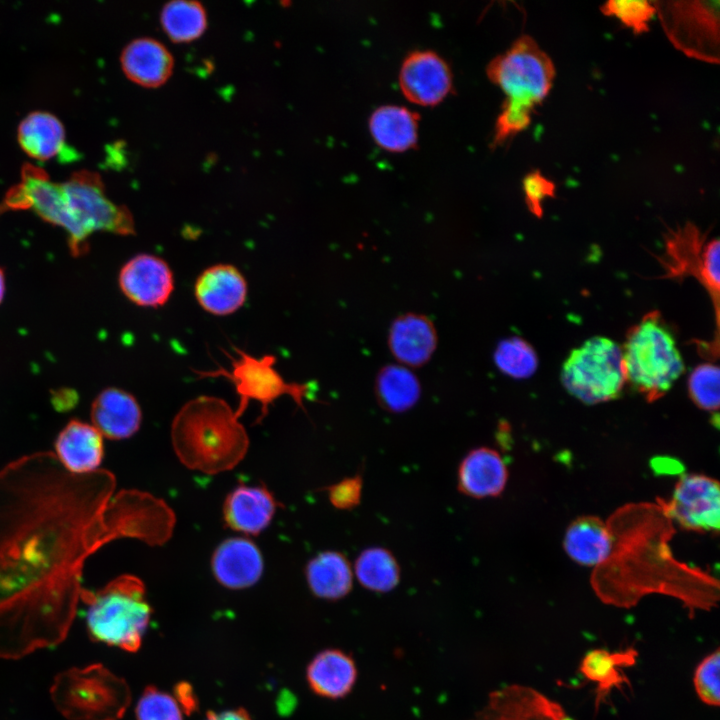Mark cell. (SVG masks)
<instances>
[{
  "label": "cell",
  "instance_id": "9",
  "mask_svg": "<svg viewBox=\"0 0 720 720\" xmlns=\"http://www.w3.org/2000/svg\"><path fill=\"white\" fill-rule=\"evenodd\" d=\"M66 205L73 221L76 239L71 254L81 256L88 251V237L96 231L123 236L135 234V223L129 209L109 200L100 177L91 172L75 173L61 183Z\"/></svg>",
  "mask_w": 720,
  "mask_h": 720
},
{
  "label": "cell",
  "instance_id": "14",
  "mask_svg": "<svg viewBox=\"0 0 720 720\" xmlns=\"http://www.w3.org/2000/svg\"><path fill=\"white\" fill-rule=\"evenodd\" d=\"M118 282L122 293L142 307L165 305L174 290V276L168 263L147 253L129 259L119 272Z\"/></svg>",
  "mask_w": 720,
  "mask_h": 720
},
{
  "label": "cell",
  "instance_id": "36",
  "mask_svg": "<svg viewBox=\"0 0 720 720\" xmlns=\"http://www.w3.org/2000/svg\"><path fill=\"white\" fill-rule=\"evenodd\" d=\"M601 12L617 18L635 34L649 30V22L656 13L655 4L650 1H608L601 7Z\"/></svg>",
  "mask_w": 720,
  "mask_h": 720
},
{
  "label": "cell",
  "instance_id": "44",
  "mask_svg": "<svg viewBox=\"0 0 720 720\" xmlns=\"http://www.w3.org/2000/svg\"><path fill=\"white\" fill-rule=\"evenodd\" d=\"M5 294V275L2 268H0V303L2 302Z\"/></svg>",
  "mask_w": 720,
  "mask_h": 720
},
{
  "label": "cell",
  "instance_id": "12",
  "mask_svg": "<svg viewBox=\"0 0 720 720\" xmlns=\"http://www.w3.org/2000/svg\"><path fill=\"white\" fill-rule=\"evenodd\" d=\"M666 514L682 528L696 532H718L720 491L717 480L702 474L684 475L676 484Z\"/></svg>",
  "mask_w": 720,
  "mask_h": 720
},
{
  "label": "cell",
  "instance_id": "32",
  "mask_svg": "<svg viewBox=\"0 0 720 720\" xmlns=\"http://www.w3.org/2000/svg\"><path fill=\"white\" fill-rule=\"evenodd\" d=\"M160 21L165 33L174 42L195 40L207 27L206 11L197 1L168 2L161 11Z\"/></svg>",
  "mask_w": 720,
  "mask_h": 720
},
{
  "label": "cell",
  "instance_id": "15",
  "mask_svg": "<svg viewBox=\"0 0 720 720\" xmlns=\"http://www.w3.org/2000/svg\"><path fill=\"white\" fill-rule=\"evenodd\" d=\"M399 84L410 101L420 105L439 103L452 86L447 63L432 51H415L403 62Z\"/></svg>",
  "mask_w": 720,
  "mask_h": 720
},
{
  "label": "cell",
  "instance_id": "4",
  "mask_svg": "<svg viewBox=\"0 0 720 720\" xmlns=\"http://www.w3.org/2000/svg\"><path fill=\"white\" fill-rule=\"evenodd\" d=\"M621 350L626 382L648 401L663 397L685 369L658 312L646 314L628 331Z\"/></svg>",
  "mask_w": 720,
  "mask_h": 720
},
{
  "label": "cell",
  "instance_id": "13",
  "mask_svg": "<svg viewBox=\"0 0 720 720\" xmlns=\"http://www.w3.org/2000/svg\"><path fill=\"white\" fill-rule=\"evenodd\" d=\"M467 720H573L563 706L532 686L513 683L489 693Z\"/></svg>",
  "mask_w": 720,
  "mask_h": 720
},
{
  "label": "cell",
  "instance_id": "6",
  "mask_svg": "<svg viewBox=\"0 0 720 720\" xmlns=\"http://www.w3.org/2000/svg\"><path fill=\"white\" fill-rule=\"evenodd\" d=\"M561 382L572 396L588 405L618 398L626 383L621 346L607 337L589 338L569 354Z\"/></svg>",
  "mask_w": 720,
  "mask_h": 720
},
{
  "label": "cell",
  "instance_id": "8",
  "mask_svg": "<svg viewBox=\"0 0 720 720\" xmlns=\"http://www.w3.org/2000/svg\"><path fill=\"white\" fill-rule=\"evenodd\" d=\"M489 79L506 101L536 109L549 94L556 70L549 55L529 35H522L490 61Z\"/></svg>",
  "mask_w": 720,
  "mask_h": 720
},
{
  "label": "cell",
  "instance_id": "19",
  "mask_svg": "<svg viewBox=\"0 0 720 720\" xmlns=\"http://www.w3.org/2000/svg\"><path fill=\"white\" fill-rule=\"evenodd\" d=\"M277 505L266 487L241 484L224 501V521L234 531L258 535L270 524Z\"/></svg>",
  "mask_w": 720,
  "mask_h": 720
},
{
  "label": "cell",
  "instance_id": "31",
  "mask_svg": "<svg viewBox=\"0 0 720 720\" xmlns=\"http://www.w3.org/2000/svg\"><path fill=\"white\" fill-rule=\"evenodd\" d=\"M354 573L363 587L378 593L391 591L400 580V568L395 557L382 547L362 551L355 561Z\"/></svg>",
  "mask_w": 720,
  "mask_h": 720
},
{
  "label": "cell",
  "instance_id": "11",
  "mask_svg": "<svg viewBox=\"0 0 720 720\" xmlns=\"http://www.w3.org/2000/svg\"><path fill=\"white\" fill-rule=\"evenodd\" d=\"M666 277H695L711 296L715 321L719 325V240H705L693 224H685L668 234Z\"/></svg>",
  "mask_w": 720,
  "mask_h": 720
},
{
  "label": "cell",
  "instance_id": "17",
  "mask_svg": "<svg viewBox=\"0 0 720 720\" xmlns=\"http://www.w3.org/2000/svg\"><path fill=\"white\" fill-rule=\"evenodd\" d=\"M53 454L72 474L93 473L100 469L104 458L103 436L92 424L71 419L58 433Z\"/></svg>",
  "mask_w": 720,
  "mask_h": 720
},
{
  "label": "cell",
  "instance_id": "21",
  "mask_svg": "<svg viewBox=\"0 0 720 720\" xmlns=\"http://www.w3.org/2000/svg\"><path fill=\"white\" fill-rule=\"evenodd\" d=\"M388 345L392 355L400 363L409 367H420L432 357L437 346V333L429 318L421 314L407 313L392 323Z\"/></svg>",
  "mask_w": 720,
  "mask_h": 720
},
{
  "label": "cell",
  "instance_id": "25",
  "mask_svg": "<svg viewBox=\"0 0 720 720\" xmlns=\"http://www.w3.org/2000/svg\"><path fill=\"white\" fill-rule=\"evenodd\" d=\"M563 546L568 556L578 564L596 566L610 556L613 537L600 518L582 516L568 526Z\"/></svg>",
  "mask_w": 720,
  "mask_h": 720
},
{
  "label": "cell",
  "instance_id": "42",
  "mask_svg": "<svg viewBox=\"0 0 720 720\" xmlns=\"http://www.w3.org/2000/svg\"><path fill=\"white\" fill-rule=\"evenodd\" d=\"M175 697L182 706L184 712L189 713L195 709V698L193 696L192 688L188 684H179L175 691Z\"/></svg>",
  "mask_w": 720,
  "mask_h": 720
},
{
  "label": "cell",
  "instance_id": "22",
  "mask_svg": "<svg viewBox=\"0 0 720 720\" xmlns=\"http://www.w3.org/2000/svg\"><path fill=\"white\" fill-rule=\"evenodd\" d=\"M507 479L508 470L501 455L487 447L471 450L458 469L459 489L474 498L498 496Z\"/></svg>",
  "mask_w": 720,
  "mask_h": 720
},
{
  "label": "cell",
  "instance_id": "20",
  "mask_svg": "<svg viewBox=\"0 0 720 720\" xmlns=\"http://www.w3.org/2000/svg\"><path fill=\"white\" fill-rule=\"evenodd\" d=\"M92 425L110 440H123L133 436L140 428L142 412L135 397L129 392L109 387L102 390L91 405Z\"/></svg>",
  "mask_w": 720,
  "mask_h": 720
},
{
  "label": "cell",
  "instance_id": "1",
  "mask_svg": "<svg viewBox=\"0 0 720 720\" xmlns=\"http://www.w3.org/2000/svg\"><path fill=\"white\" fill-rule=\"evenodd\" d=\"M116 484L105 469L68 472L51 451L0 468V659L66 639L85 564L99 549L122 538L162 545L172 536L176 518L163 499Z\"/></svg>",
  "mask_w": 720,
  "mask_h": 720
},
{
  "label": "cell",
  "instance_id": "39",
  "mask_svg": "<svg viewBox=\"0 0 720 720\" xmlns=\"http://www.w3.org/2000/svg\"><path fill=\"white\" fill-rule=\"evenodd\" d=\"M522 187L529 211L533 215L541 217L543 214V201L555 195L556 187L554 182L545 177L540 171L534 170L524 177Z\"/></svg>",
  "mask_w": 720,
  "mask_h": 720
},
{
  "label": "cell",
  "instance_id": "5",
  "mask_svg": "<svg viewBox=\"0 0 720 720\" xmlns=\"http://www.w3.org/2000/svg\"><path fill=\"white\" fill-rule=\"evenodd\" d=\"M49 692L67 720H120L132 698L127 682L100 663L58 673Z\"/></svg>",
  "mask_w": 720,
  "mask_h": 720
},
{
  "label": "cell",
  "instance_id": "7",
  "mask_svg": "<svg viewBox=\"0 0 720 720\" xmlns=\"http://www.w3.org/2000/svg\"><path fill=\"white\" fill-rule=\"evenodd\" d=\"M236 356L227 354L230 359V370L219 367L216 370L197 371L199 378L224 377L229 380L239 396V404L235 413L241 417L251 401L260 404L261 414L258 422L264 419L269 406L282 396H290L295 404L304 409V401L313 394L309 383L288 382L276 370L274 355L252 356L244 350L233 347Z\"/></svg>",
  "mask_w": 720,
  "mask_h": 720
},
{
  "label": "cell",
  "instance_id": "38",
  "mask_svg": "<svg viewBox=\"0 0 720 720\" xmlns=\"http://www.w3.org/2000/svg\"><path fill=\"white\" fill-rule=\"evenodd\" d=\"M534 111L528 106L504 100L496 120L493 143L501 144L511 136L528 128Z\"/></svg>",
  "mask_w": 720,
  "mask_h": 720
},
{
  "label": "cell",
  "instance_id": "29",
  "mask_svg": "<svg viewBox=\"0 0 720 720\" xmlns=\"http://www.w3.org/2000/svg\"><path fill=\"white\" fill-rule=\"evenodd\" d=\"M369 128L377 144L384 149L404 151L416 143L418 117L405 107L385 105L373 112Z\"/></svg>",
  "mask_w": 720,
  "mask_h": 720
},
{
  "label": "cell",
  "instance_id": "40",
  "mask_svg": "<svg viewBox=\"0 0 720 720\" xmlns=\"http://www.w3.org/2000/svg\"><path fill=\"white\" fill-rule=\"evenodd\" d=\"M331 504L337 509L347 510L360 503L362 495V477H347L326 488Z\"/></svg>",
  "mask_w": 720,
  "mask_h": 720
},
{
  "label": "cell",
  "instance_id": "23",
  "mask_svg": "<svg viewBox=\"0 0 720 720\" xmlns=\"http://www.w3.org/2000/svg\"><path fill=\"white\" fill-rule=\"evenodd\" d=\"M121 67L125 75L143 87H158L173 71L174 60L169 50L152 38L131 41L121 53Z\"/></svg>",
  "mask_w": 720,
  "mask_h": 720
},
{
  "label": "cell",
  "instance_id": "16",
  "mask_svg": "<svg viewBox=\"0 0 720 720\" xmlns=\"http://www.w3.org/2000/svg\"><path fill=\"white\" fill-rule=\"evenodd\" d=\"M247 291L245 277L231 264L207 267L194 285L198 304L216 316H227L239 310L247 299Z\"/></svg>",
  "mask_w": 720,
  "mask_h": 720
},
{
  "label": "cell",
  "instance_id": "43",
  "mask_svg": "<svg viewBox=\"0 0 720 720\" xmlns=\"http://www.w3.org/2000/svg\"><path fill=\"white\" fill-rule=\"evenodd\" d=\"M205 720H252V718L246 710L237 708L221 712L209 711Z\"/></svg>",
  "mask_w": 720,
  "mask_h": 720
},
{
  "label": "cell",
  "instance_id": "34",
  "mask_svg": "<svg viewBox=\"0 0 720 720\" xmlns=\"http://www.w3.org/2000/svg\"><path fill=\"white\" fill-rule=\"evenodd\" d=\"M183 712L175 696L154 686L144 689L135 709L137 720H183Z\"/></svg>",
  "mask_w": 720,
  "mask_h": 720
},
{
  "label": "cell",
  "instance_id": "2",
  "mask_svg": "<svg viewBox=\"0 0 720 720\" xmlns=\"http://www.w3.org/2000/svg\"><path fill=\"white\" fill-rule=\"evenodd\" d=\"M174 451L183 465L206 474L233 469L249 438L235 410L222 398L201 395L186 402L171 425Z\"/></svg>",
  "mask_w": 720,
  "mask_h": 720
},
{
  "label": "cell",
  "instance_id": "35",
  "mask_svg": "<svg viewBox=\"0 0 720 720\" xmlns=\"http://www.w3.org/2000/svg\"><path fill=\"white\" fill-rule=\"evenodd\" d=\"M690 398L701 409L709 412L719 408V368L713 364L699 365L688 380Z\"/></svg>",
  "mask_w": 720,
  "mask_h": 720
},
{
  "label": "cell",
  "instance_id": "37",
  "mask_svg": "<svg viewBox=\"0 0 720 720\" xmlns=\"http://www.w3.org/2000/svg\"><path fill=\"white\" fill-rule=\"evenodd\" d=\"M720 651L716 648L697 665L693 685L698 698L706 705L717 707L720 703Z\"/></svg>",
  "mask_w": 720,
  "mask_h": 720
},
{
  "label": "cell",
  "instance_id": "26",
  "mask_svg": "<svg viewBox=\"0 0 720 720\" xmlns=\"http://www.w3.org/2000/svg\"><path fill=\"white\" fill-rule=\"evenodd\" d=\"M638 653L629 648L611 652L606 649H593L582 658L579 670L589 681L596 684V706L615 689L629 683L625 670L635 664Z\"/></svg>",
  "mask_w": 720,
  "mask_h": 720
},
{
  "label": "cell",
  "instance_id": "27",
  "mask_svg": "<svg viewBox=\"0 0 720 720\" xmlns=\"http://www.w3.org/2000/svg\"><path fill=\"white\" fill-rule=\"evenodd\" d=\"M17 139L26 154L45 161L63 152L65 130L61 121L53 114L35 111L19 124Z\"/></svg>",
  "mask_w": 720,
  "mask_h": 720
},
{
  "label": "cell",
  "instance_id": "10",
  "mask_svg": "<svg viewBox=\"0 0 720 720\" xmlns=\"http://www.w3.org/2000/svg\"><path fill=\"white\" fill-rule=\"evenodd\" d=\"M664 30L675 47L688 56L718 63L719 2H656Z\"/></svg>",
  "mask_w": 720,
  "mask_h": 720
},
{
  "label": "cell",
  "instance_id": "30",
  "mask_svg": "<svg viewBox=\"0 0 720 720\" xmlns=\"http://www.w3.org/2000/svg\"><path fill=\"white\" fill-rule=\"evenodd\" d=\"M375 392L383 409L400 413L412 408L421 394L417 377L406 367L388 365L376 378Z\"/></svg>",
  "mask_w": 720,
  "mask_h": 720
},
{
  "label": "cell",
  "instance_id": "41",
  "mask_svg": "<svg viewBox=\"0 0 720 720\" xmlns=\"http://www.w3.org/2000/svg\"><path fill=\"white\" fill-rule=\"evenodd\" d=\"M78 401V393L71 388L62 387L51 392V403L54 409L59 412L72 410Z\"/></svg>",
  "mask_w": 720,
  "mask_h": 720
},
{
  "label": "cell",
  "instance_id": "24",
  "mask_svg": "<svg viewBox=\"0 0 720 720\" xmlns=\"http://www.w3.org/2000/svg\"><path fill=\"white\" fill-rule=\"evenodd\" d=\"M306 678L315 694L339 699L352 691L357 679V668L353 658L346 652L325 649L309 663Z\"/></svg>",
  "mask_w": 720,
  "mask_h": 720
},
{
  "label": "cell",
  "instance_id": "3",
  "mask_svg": "<svg viewBox=\"0 0 720 720\" xmlns=\"http://www.w3.org/2000/svg\"><path fill=\"white\" fill-rule=\"evenodd\" d=\"M80 601L87 607L86 626L93 641L127 652L140 648L152 615L140 578L123 574L98 590L84 588Z\"/></svg>",
  "mask_w": 720,
  "mask_h": 720
},
{
  "label": "cell",
  "instance_id": "28",
  "mask_svg": "<svg viewBox=\"0 0 720 720\" xmlns=\"http://www.w3.org/2000/svg\"><path fill=\"white\" fill-rule=\"evenodd\" d=\"M312 593L325 600H339L352 588L353 572L347 558L340 552L326 551L311 559L305 569Z\"/></svg>",
  "mask_w": 720,
  "mask_h": 720
},
{
  "label": "cell",
  "instance_id": "18",
  "mask_svg": "<svg viewBox=\"0 0 720 720\" xmlns=\"http://www.w3.org/2000/svg\"><path fill=\"white\" fill-rule=\"evenodd\" d=\"M211 567L221 585L237 590L258 582L264 563L254 542L245 537H233L216 548L211 558Z\"/></svg>",
  "mask_w": 720,
  "mask_h": 720
},
{
  "label": "cell",
  "instance_id": "33",
  "mask_svg": "<svg viewBox=\"0 0 720 720\" xmlns=\"http://www.w3.org/2000/svg\"><path fill=\"white\" fill-rule=\"evenodd\" d=\"M495 363L506 375L515 378L528 377L537 367L534 350L519 338L503 340L496 348Z\"/></svg>",
  "mask_w": 720,
  "mask_h": 720
}]
</instances>
